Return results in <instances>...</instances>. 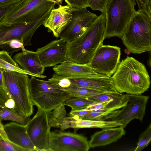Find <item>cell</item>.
Here are the masks:
<instances>
[{
    "label": "cell",
    "mask_w": 151,
    "mask_h": 151,
    "mask_svg": "<svg viewBox=\"0 0 151 151\" xmlns=\"http://www.w3.org/2000/svg\"><path fill=\"white\" fill-rule=\"evenodd\" d=\"M106 24V15L103 12L97 16L82 35L67 42L66 60L89 65L97 49L103 44Z\"/></svg>",
    "instance_id": "obj_1"
},
{
    "label": "cell",
    "mask_w": 151,
    "mask_h": 151,
    "mask_svg": "<svg viewBox=\"0 0 151 151\" xmlns=\"http://www.w3.org/2000/svg\"><path fill=\"white\" fill-rule=\"evenodd\" d=\"M111 78L116 91L122 94L141 95L148 90L150 84L145 65L128 56L120 62Z\"/></svg>",
    "instance_id": "obj_2"
},
{
    "label": "cell",
    "mask_w": 151,
    "mask_h": 151,
    "mask_svg": "<svg viewBox=\"0 0 151 151\" xmlns=\"http://www.w3.org/2000/svg\"><path fill=\"white\" fill-rule=\"evenodd\" d=\"M131 53L141 54L151 50V14L144 10L136 11L122 39Z\"/></svg>",
    "instance_id": "obj_3"
},
{
    "label": "cell",
    "mask_w": 151,
    "mask_h": 151,
    "mask_svg": "<svg viewBox=\"0 0 151 151\" xmlns=\"http://www.w3.org/2000/svg\"><path fill=\"white\" fill-rule=\"evenodd\" d=\"M32 76L29 79V88L30 99L38 110L48 113L73 97L70 93L55 87L48 80Z\"/></svg>",
    "instance_id": "obj_4"
},
{
    "label": "cell",
    "mask_w": 151,
    "mask_h": 151,
    "mask_svg": "<svg viewBox=\"0 0 151 151\" xmlns=\"http://www.w3.org/2000/svg\"><path fill=\"white\" fill-rule=\"evenodd\" d=\"M132 0H109L104 10L106 17L104 39L117 37L122 39L127 26L136 12Z\"/></svg>",
    "instance_id": "obj_5"
},
{
    "label": "cell",
    "mask_w": 151,
    "mask_h": 151,
    "mask_svg": "<svg viewBox=\"0 0 151 151\" xmlns=\"http://www.w3.org/2000/svg\"><path fill=\"white\" fill-rule=\"evenodd\" d=\"M2 72L4 85L14 102V109L21 116L29 118L33 113L34 105L30 96L28 75L3 69Z\"/></svg>",
    "instance_id": "obj_6"
},
{
    "label": "cell",
    "mask_w": 151,
    "mask_h": 151,
    "mask_svg": "<svg viewBox=\"0 0 151 151\" xmlns=\"http://www.w3.org/2000/svg\"><path fill=\"white\" fill-rule=\"evenodd\" d=\"M56 4L52 0H21L12 6L2 21L7 24L34 22L54 8Z\"/></svg>",
    "instance_id": "obj_7"
},
{
    "label": "cell",
    "mask_w": 151,
    "mask_h": 151,
    "mask_svg": "<svg viewBox=\"0 0 151 151\" xmlns=\"http://www.w3.org/2000/svg\"><path fill=\"white\" fill-rule=\"evenodd\" d=\"M52 9L48 11L37 21L32 23L7 24L0 21V46L13 40L22 41L24 47L31 45L33 34L43 24Z\"/></svg>",
    "instance_id": "obj_8"
},
{
    "label": "cell",
    "mask_w": 151,
    "mask_h": 151,
    "mask_svg": "<svg viewBox=\"0 0 151 151\" xmlns=\"http://www.w3.org/2000/svg\"><path fill=\"white\" fill-rule=\"evenodd\" d=\"M120 56L119 47L102 44L96 50L89 65L98 73L111 77L120 63Z\"/></svg>",
    "instance_id": "obj_9"
},
{
    "label": "cell",
    "mask_w": 151,
    "mask_h": 151,
    "mask_svg": "<svg viewBox=\"0 0 151 151\" xmlns=\"http://www.w3.org/2000/svg\"><path fill=\"white\" fill-rule=\"evenodd\" d=\"M26 126L29 136L37 151H50L49 141L51 127L47 113L38 110Z\"/></svg>",
    "instance_id": "obj_10"
},
{
    "label": "cell",
    "mask_w": 151,
    "mask_h": 151,
    "mask_svg": "<svg viewBox=\"0 0 151 151\" xmlns=\"http://www.w3.org/2000/svg\"><path fill=\"white\" fill-rule=\"evenodd\" d=\"M49 146L50 151H88L90 148L86 137L58 130L50 132Z\"/></svg>",
    "instance_id": "obj_11"
},
{
    "label": "cell",
    "mask_w": 151,
    "mask_h": 151,
    "mask_svg": "<svg viewBox=\"0 0 151 151\" xmlns=\"http://www.w3.org/2000/svg\"><path fill=\"white\" fill-rule=\"evenodd\" d=\"M97 16L86 8H73L72 20L62 31L59 37L67 42L73 41L86 31Z\"/></svg>",
    "instance_id": "obj_12"
},
{
    "label": "cell",
    "mask_w": 151,
    "mask_h": 151,
    "mask_svg": "<svg viewBox=\"0 0 151 151\" xmlns=\"http://www.w3.org/2000/svg\"><path fill=\"white\" fill-rule=\"evenodd\" d=\"M126 94L129 98L127 103L119 110L116 116L111 119L120 122L122 124L121 127L124 128L134 119L142 122L149 98V96H147Z\"/></svg>",
    "instance_id": "obj_13"
},
{
    "label": "cell",
    "mask_w": 151,
    "mask_h": 151,
    "mask_svg": "<svg viewBox=\"0 0 151 151\" xmlns=\"http://www.w3.org/2000/svg\"><path fill=\"white\" fill-rule=\"evenodd\" d=\"M67 42L61 38L52 41L36 51L45 68L54 67L66 60Z\"/></svg>",
    "instance_id": "obj_14"
},
{
    "label": "cell",
    "mask_w": 151,
    "mask_h": 151,
    "mask_svg": "<svg viewBox=\"0 0 151 151\" xmlns=\"http://www.w3.org/2000/svg\"><path fill=\"white\" fill-rule=\"evenodd\" d=\"M58 78L63 89L78 87L118 92L114 86L111 76L71 78L59 76Z\"/></svg>",
    "instance_id": "obj_15"
},
{
    "label": "cell",
    "mask_w": 151,
    "mask_h": 151,
    "mask_svg": "<svg viewBox=\"0 0 151 151\" xmlns=\"http://www.w3.org/2000/svg\"><path fill=\"white\" fill-rule=\"evenodd\" d=\"M73 8L68 5H60L52 9L43 25L47 28V32H52L54 37H58L62 31L71 22Z\"/></svg>",
    "instance_id": "obj_16"
},
{
    "label": "cell",
    "mask_w": 151,
    "mask_h": 151,
    "mask_svg": "<svg viewBox=\"0 0 151 151\" xmlns=\"http://www.w3.org/2000/svg\"><path fill=\"white\" fill-rule=\"evenodd\" d=\"M53 69L56 74L67 78L107 76L98 73L88 64L76 63L68 60L55 66Z\"/></svg>",
    "instance_id": "obj_17"
},
{
    "label": "cell",
    "mask_w": 151,
    "mask_h": 151,
    "mask_svg": "<svg viewBox=\"0 0 151 151\" xmlns=\"http://www.w3.org/2000/svg\"><path fill=\"white\" fill-rule=\"evenodd\" d=\"M88 99L98 102L90 105L86 108L91 111L99 109L109 111H116L125 106L129 100L126 94H122L118 92L96 95Z\"/></svg>",
    "instance_id": "obj_18"
},
{
    "label": "cell",
    "mask_w": 151,
    "mask_h": 151,
    "mask_svg": "<svg viewBox=\"0 0 151 151\" xmlns=\"http://www.w3.org/2000/svg\"><path fill=\"white\" fill-rule=\"evenodd\" d=\"M4 127L10 142L24 151H37L29 136L26 125L14 122L5 124Z\"/></svg>",
    "instance_id": "obj_19"
},
{
    "label": "cell",
    "mask_w": 151,
    "mask_h": 151,
    "mask_svg": "<svg viewBox=\"0 0 151 151\" xmlns=\"http://www.w3.org/2000/svg\"><path fill=\"white\" fill-rule=\"evenodd\" d=\"M13 59L22 69L31 74L32 76L40 78L46 77L42 75L45 68L42 65L37 52L25 49L24 52L16 54Z\"/></svg>",
    "instance_id": "obj_20"
},
{
    "label": "cell",
    "mask_w": 151,
    "mask_h": 151,
    "mask_svg": "<svg viewBox=\"0 0 151 151\" xmlns=\"http://www.w3.org/2000/svg\"><path fill=\"white\" fill-rule=\"evenodd\" d=\"M125 134L124 128L121 127L102 129L91 136L89 146L93 148L107 145L116 142Z\"/></svg>",
    "instance_id": "obj_21"
},
{
    "label": "cell",
    "mask_w": 151,
    "mask_h": 151,
    "mask_svg": "<svg viewBox=\"0 0 151 151\" xmlns=\"http://www.w3.org/2000/svg\"><path fill=\"white\" fill-rule=\"evenodd\" d=\"M63 90L70 93L73 97L84 99H88L98 95L117 92L78 87L68 88Z\"/></svg>",
    "instance_id": "obj_22"
},
{
    "label": "cell",
    "mask_w": 151,
    "mask_h": 151,
    "mask_svg": "<svg viewBox=\"0 0 151 151\" xmlns=\"http://www.w3.org/2000/svg\"><path fill=\"white\" fill-rule=\"evenodd\" d=\"M0 68L3 70L17 72L32 76L31 74L20 68L9 53L4 50L0 51Z\"/></svg>",
    "instance_id": "obj_23"
},
{
    "label": "cell",
    "mask_w": 151,
    "mask_h": 151,
    "mask_svg": "<svg viewBox=\"0 0 151 151\" xmlns=\"http://www.w3.org/2000/svg\"><path fill=\"white\" fill-rule=\"evenodd\" d=\"M0 119L12 121L26 125L31 119L21 116L14 109H9L4 106L0 109Z\"/></svg>",
    "instance_id": "obj_24"
},
{
    "label": "cell",
    "mask_w": 151,
    "mask_h": 151,
    "mask_svg": "<svg viewBox=\"0 0 151 151\" xmlns=\"http://www.w3.org/2000/svg\"><path fill=\"white\" fill-rule=\"evenodd\" d=\"M119 110L113 111H109L105 110L99 109L90 111L84 116L78 117L84 119L105 121L106 119L114 118Z\"/></svg>",
    "instance_id": "obj_25"
},
{
    "label": "cell",
    "mask_w": 151,
    "mask_h": 151,
    "mask_svg": "<svg viewBox=\"0 0 151 151\" xmlns=\"http://www.w3.org/2000/svg\"><path fill=\"white\" fill-rule=\"evenodd\" d=\"M96 103L97 102L88 99L73 97L66 100L64 104L70 107L72 110H76L85 109Z\"/></svg>",
    "instance_id": "obj_26"
},
{
    "label": "cell",
    "mask_w": 151,
    "mask_h": 151,
    "mask_svg": "<svg viewBox=\"0 0 151 151\" xmlns=\"http://www.w3.org/2000/svg\"><path fill=\"white\" fill-rule=\"evenodd\" d=\"M151 140V124L139 136L135 151H140L147 146Z\"/></svg>",
    "instance_id": "obj_27"
},
{
    "label": "cell",
    "mask_w": 151,
    "mask_h": 151,
    "mask_svg": "<svg viewBox=\"0 0 151 151\" xmlns=\"http://www.w3.org/2000/svg\"><path fill=\"white\" fill-rule=\"evenodd\" d=\"M109 0H88V7L94 11L98 10L104 12L105 7Z\"/></svg>",
    "instance_id": "obj_28"
},
{
    "label": "cell",
    "mask_w": 151,
    "mask_h": 151,
    "mask_svg": "<svg viewBox=\"0 0 151 151\" xmlns=\"http://www.w3.org/2000/svg\"><path fill=\"white\" fill-rule=\"evenodd\" d=\"M2 45L8 46L9 47H9L10 48V52L12 53L20 50H22V52H24L25 50L23 42L19 40H12Z\"/></svg>",
    "instance_id": "obj_29"
},
{
    "label": "cell",
    "mask_w": 151,
    "mask_h": 151,
    "mask_svg": "<svg viewBox=\"0 0 151 151\" xmlns=\"http://www.w3.org/2000/svg\"><path fill=\"white\" fill-rule=\"evenodd\" d=\"M0 151H24L22 148L0 137Z\"/></svg>",
    "instance_id": "obj_30"
},
{
    "label": "cell",
    "mask_w": 151,
    "mask_h": 151,
    "mask_svg": "<svg viewBox=\"0 0 151 151\" xmlns=\"http://www.w3.org/2000/svg\"><path fill=\"white\" fill-rule=\"evenodd\" d=\"M67 4L73 8H86L88 0H64Z\"/></svg>",
    "instance_id": "obj_31"
},
{
    "label": "cell",
    "mask_w": 151,
    "mask_h": 151,
    "mask_svg": "<svg viewBox=\"0 0 151 151\" xmlns=\"http://www.w3.org/2000/svg\"><path fill=\"white\" fill-rule=\"evenodd\" d=\"M136 2L138 10H144L151 14V0H132Z\"/></svg>",
    "instance_id": "obj_32"
},
{
    "label": "cell",
    "mask_w": 151,
    "mask_h": 151,
    "mask_svg": "<svg viewBox=\"0 0 151 151\" xmlns=\"http://www.w3.org/2000/svg\"><path fill=\"white\" fill-rule=\"evenodd\" d=\"M91 110H87L86 108L76 110H71L68 115L71 116L81 117L88 113Z\"/></svg>",
    "instance_id": "obj_33"
},
{
    "label": "cell",
    "mask_w": 151,
    "mask_h": 151,
    "mask_svg": "<svg viewBox=\"0 0 151 151\" xmlns=\"http://www.w3.org/2000/svg\"><path fill=\"white\" fill-rule=\"evenodd\" d=\"M13 5L0 6V22L2 20L7 12Z\"/></svg>",
    "instance_id": "obj_34"
},
{
    "label": "cell",
    "mask_w": 151,
    "mask_h": 151,
    "mask_svg": "<svg viewBox=\"0 0 151 151\" xmlns=\"http://www.w3.org/2000/svg\"><path fill=\"white\" fill-rule=\"evenodd\" d=\"M21 0H0V6L13 5Z\"/></svg>",
    "instance_id": "obj_35"
},
{
    "label": "cell",
    "mask_w": 151,
    "mask_h": 151,
    "mask_svg": "<svg viewBox=\"0 0 151 151\" xmlns=\"http://www.w3.org/2000/svg\"><path fill=\"white\" fill-rule=\"evenodd\" d=\"M1 121L0 119V137L6 141L10 142L5 132L4 125L2 124Z\"/></svg>",
    "instance_id": "obj_36"
},
{
    "label": "cell",
    "mask_w": 151,
    "mask_h": 151,
    "mask_svg": "<svg viewBox=\"0 0 151 151\" xmlns=\"http://www.w3.org/2000/svg\"><path fill=\"white\" fill-rule=\"evenodd\" d=\"M4 90H6L4 88L3 84L2 69L0 68V91ZM0 103L3 106L2 104L0 99Z\"/></svg>",
    "instance_id": "obj_37"
},
{
    "label": "cell",
    "mask_w": 151,
    "mask_h": 151,
    "mask_svg": "<svg viewBox=\"0 0 151 151\" xmlns=\"http://www.w3.org/2000/svg\"><path fill=\"white\" fill-rule=\"evenodd\" d=\"M55 1L57 4L60 5V4H61L62 3L63 1V0H52Z\"/></svg>",
    "instance_id": "obj_38"
},
{
    "label": "cell",
    "mask_w": 151,
    "mask_h": 151,
    "mask_svg": "<svg viewBox=\"0 0 151 151\" xmlns=\"http://www.w3.org/2000/svg\"><path fill=\"white\" fill-rule=\"evenodd\" d=\"M124 52L127 55H129L130 53V52L127 49H124Z\"/></svg>",
    "instance_id": "obj_39"
},
{
    "label": "cell",
    "mask_w": 151,
    "mask_h": 151,
    "mask_svg": "<svg viewBox=\"0 0 151 151\" xmlns=\"http://www.w3.org/2000/svg\"><path fill=\"white\" fill-rule=\"evenodd\" d=\"M5 106H3L0 103V109H2L3 107Z\"/></svg>",
    "instance_id": "obj_40"
}]
</instances>
